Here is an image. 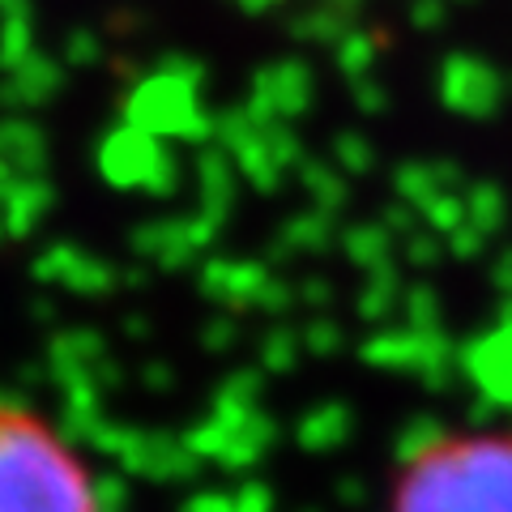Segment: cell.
Here are the masks:
<instances>
[{
	"label": "cell",
	"mask_w": 512,
	"mask_h": 512,
	"mask_svg": "<svg viewBox=\"0 0 512 512\" xmlns=\"http://www.w3.org/2000/svg\"><path fill=\"white\" fill-rule=\"evenodd\" d=\"M384 512H512V427L423 440L397 466Z\"/></svg>",
	"instance_id": "1"
},
{
	"label": "cell",
	"mask_w": 512,
	"mask_h": 512,
	"mask_svg": "<svg viewBox=\"0 0 512 512\" xmlns=\"http://www.w3.org/2000/svg\"><path fill=\"white\" fill-rule=\"evenodd\" d=\"M0 512H103L99 483L39 410L0 402Z\"/></svg>",
	"instance_id": "2"
}]
</instances>
